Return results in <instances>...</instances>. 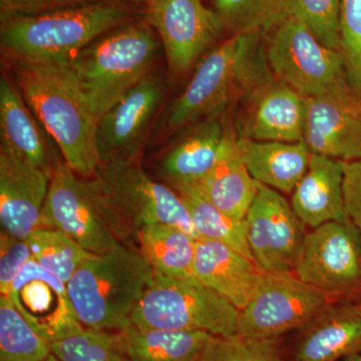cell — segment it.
I'll list each match as a JSON object with an SVG mask.
<instances>
[{
	"label": "cell",
	"mask_w": 361,
	"mask_h": 361,
	"mask_svg": "<svg viewBox=\"0 0 361 361\" xmlns=\"http://www.w3.org/2000/svg\"><path fill=\"white\" fill-rule=\"evenodd\" d=\"M128 1H132V2H146L147 0H128Z\"/></svg>",
	"instance_id": "cell-41"
},
{
	"label": "cell",
	"mask_w": 361,
	"mask_h": 361,
	"mask_svg": "<svg viewBox=\"0 0 361 361\" xmlns=\"http://www.w3.org/2000/svg\"><path fill=\"white\" fill-rule=\"evenodd\" d=\"M154 270L135 244L92 254L68 283V295L85 329L123 331L152 283Z\"/></svg>",
	"instance_id": "cell-4"
},
{
	"label": "cell",
	"mask_w": 361,
	"mask_h": 361,
	"mask_svg": "<svg viewBox=\"0 0 361 361\" xmlns=\"http://www.w3.org/2000/svg\"><path fill=\"white\" fill-rule=\"evenodd\" d=\"M51 343L35 331L8 296L0 295V361H44Z\"/></svg>",
	"instance_id": "cell-29"
},
{
	"label": "cell",
	"mask_w": 361,
	"mask_h": 361,
	"mask_svg": "<svg viewBox=\"0 0 361 361\" xmlns=\"http://www.w3.org/2000/svg\"><path fill=\"white\" fill-rule=\"evenodd\" d=\"M196 242L188 233L169 225L148 226L135 238L137 248L155 272L188 281H197Z\"/></svg>",
	"instance_id": "cell-26"
},
{
	"label": "cell",
	"mask_w": 361,
	"mask_h": 361,
	"mask_svg": "<svg viewBox=\"0 0 361 361\" xmlns=\"http://www.w3.org/2000/svg\"><path fill=\"white\" fill-rule=\"evenodd\" d=\"M134 21L125 0L96 4L35 16L0 20L4 58L66 63L104 33Z\"/></svg>",
	"instance_id": "cell-3"
},
{
	"label": "cell",
	"mask_w": 361,
	"mask_h": 361,
	"mask_svg": "<svg viewBox=\"0 0 361 361\" xmlns=\"http://www.w3.org/2000/svg\"><path fill=\"white\" fill-rule=\"evenodd\" d=\"M65 233L85 250L102 254L123 243L101 180L80 177L56 160L40 219V228Z\"/></svg>",
	"instance_id": "cell-6"
},
{
	"label": "cell",
	"mask_w": 361,
	"mask_h": 361,
	"mask_svg": "<svg viewBox=\"0 0 361 361\" xmlns=\"http://www.w3.org/2000/svg\"><path fill=\"white\" fill-rule=\"evenodd\" d=\"M244 222L249 249L259 269L293 273L307 233L283 195L257 183V194Z\"/></svg>",
	"instance_id": "cell-12"
},
{
	"label": "cell",
	"mask_w": 361,
	"mask_h": 361,
	"mask_svg": "<svg viewBox=\"0 0 361 361\" xmlns=\"http://www.w3.org/2000/svg\"><path fill=\"white\" fill-rule=\"evenodd\" d=\"M164 94L163 80L149 73L99 116L97 148L101 166L137 163Z\"/></svg>",
	"instance_id": "cell-13"
},
{
	"label": "cell",
	"mask_w": 361,
	"mask_h": 361,
	"mask_svg": "<svg viewBox=\"0 0 361 361\" xmlns=\"http://www.w3.org/2000/svg\"><path fill=\"white\" fill-rule=\"evenodd\" d=\"M236 130L230 123L223 155L200 186L214 205L232 219L244 221L257 194V182L251 177L237 147Z\"/></svg>",
	"instance_id": "cell-25"
},
{
	"label": "cell",
	"mask_w": 361,
	"mask_h": 361,
	"mask_svg": "<svg viewBox=\"0 0 361 361\" xmlns=\"http://www.w3.org/2000/svg\"><path fill=\"white\" fill-rule=\"evenodd\" d=\"M239 310L200 282L154 271L152 283L133 313L140 329L201 331L213 336L238 334Z\"/></svg>",
	"instance_id": "cell-7"
},
{
	"label": "cell",
	"mask_w": 361,
	"mask_h": 361,
	"mask_svg": "<svg viewBox=\"0 0 361 361\" xmlns=\"http://www.w3.org/2000/svg\"><path fill=\"white\" fill-rule=\"evenodd\" d=\"M221 116L195 123L164 156L161 173L169 185L200 183L216 167L230 127L229 121L225 122Z\"/></svg>",
	"instance_id": "cell-23"
},
{
	"label": "cell",
	"mask_w": 361,
	"mask_h": 361,
	"mask_svg": "<svg viewBox=\"0 0 361 361\" xmlns=\"http://www.w3.org/2000/svg\"><path fill=\"white\" fill-rule=\"evenodd\" d=\"M344 205L349 221L361 234V160L343 161Z\"/></svg>",
	"instance_id": "cell-38"
},
{
	"label": "cell",
	"mask_w": 361,
	"mask_h": 361,
	"mask_svg": "<svg viewBox=\"0 0 361 361\" xmlns=\"http://www.w3.org/2000/svg\"><path fill=\"white\" fill-rule=\"evenodd\" d=\"M99 1L102 0H0V20L42 16Z\"/></svg>",
	"instance_id": "cell-37"
},
{
	"label": "cell",
	"mask_w": 361,
	"mask_h": 361,
	"mask_svg": "<svg viewBox=\"0 0 361 361\" xmlns=\"http://www.w3.org/2000/svg\"><path fill=\"white\" fill-rule=\"evenodd\" d=\"M51 350L59 361H132L121 331L85 329L52 342Z\"/></svg>",
	"instance_id": "cell-32"
},
{
	"label": "cell",
	"mask_w": 361,
	"mask_h": 361,
	"mask_svg": "<svg viewBox=\"0 0 361 361\" xmlns=\"http://www.w3.org/2000/svg\"><path fill=\"white\" fill-rule=\"evenodd\" d=\"M157 51L155 30L142 18L104 33L66 66L99 120L152 73Z\"/></svg>",
	"instance_id": "cell-5"
},
{
	"label": "cell",
	"mask_w": 361,
	"mask_h": 361,
	"mask_svg": "<svg viewBox=\"0 0 361 361\" xmlns=\"http://www.w3.org/2000/svg\"><path fill=\"white\" fill-rule=\"evenodd\" d=\"M7 296L28 324L51 343L85 329L73 310L68 284L33 258L23 266Z\"/></svg>",
	"instance_id": "cell-15"
},
{
	"label": "cell",
	"mask_w": 361,
	"mask_h": 361,
	"mask_svg": "<svg viewBox=\"0 0 361 361\" xmlns=\"http://www.w3.org/2000/svg\"><path fill=\"white\" fill-rule=\"evenodd\" d=\"M331 302L294 273H264L251 300L239 311L238 334L251 338H280L303 329Z\"/></svg>",
	"instance_id": "cell-11"
},
{
	"label": "cell",
	"mask_w": 361,
	"mask_h": 361,
	"mask_svg": "<svg viewBox=\"0 0 361 361\" xmlns=\"http://www.w3.org/2000/svg\"><path fill=\"white\" fill-rule=\"evenodd\" d=\"M115 215L123 243L135 244L137 233L152 225L179 228L200 239L180 195L149 177L139 163L101 166L97 173Z\"/></svg>",
	"instance_id": "cell-8"
},
{
	"label": "cell",
	"mask_w": 361,
	"mask_h": 361,
	"mask_svg": "<svg viewBox=\"0 0 361 361\" xmlns=\"http://www.w3.org/2000/svg\"><path fill=\"white\" fill-rule=\"evenodd\" d=\"M342 361H361V355L351 356V357L345 358Z\"/></svg>",
	"instance_id": "cell-39"
},
{
	"label": "cell",
	"mask_w": 361,
	"mask_h": 361,
	"mask_svg": "<svg viewBox=\"0 0 361 361\" xmlns=\"http://www.w3.org/2000/svg\"><path fill=\"white\" fill-rule=\"evenodd\" d=\"M288 4L289 0H215V11L232 35H265L286 20Z\"/></svg>",
	"instance_id": "cell-31"
},
{
	"label": "cell",
	"mask_w": 361,
	"mask_h": 361,
	"mask_svg": "<svg viewBox=\"0 0 361 361\" xmlns=\"http://www.w3.org/2000/svg\"><path fill=\"white\" fill-rule=\"evenodd\" d=\"M44 361H59L58 358L56 357V355H51L49 356V357L47 358V360Z\"/></svg>",
	"instance_id": "cell-40"
},
{
	"label": "cell",
	"mask_w": 361,
	"mask_h": 361,
	"mask_svg": "<svg viewBox=\"0 0 361 361\" xmlns=\"http://www.w3.org/2000/svg\"><path fill=\"white\" fill-rule=\"evenodd\" d=\"M26 241L32 258L66 284L92 254L65 233L54 228H39L26 238Z\"/></svg>",
	"instance_id": "cell-30"
},
{
	"label": "cell",
	"mask_w": 361,
	"mask_h": 361,
	"mask_svg": "<svg viewBox=\"0 0 361 361\" xmlns=\"http://www.w3.org/2000/svg\"><path fill=\"white\" fill-rule=\"evenodd\" d=\"M169 186L186 204L200 238L221 242L254 262L247 242L244 221L232 219L219 210L207 198L197 183H179Z\"/></svg>",
	"instance_id": "cell-28"
},
{
	"label": "cell",
	"mask_w": 361,
	"mask_h": 361,
	"mask_svg": "<svg viewBox=\"0 0 361 361\" xmlns=\"http://www.w3.org/2000/svg\"><path fill=\"white\" fill-rule=\"evenodd\" d=\"M145 20L158 33L172 75L186 73L224 32L203 0H147Z\"/></svg>",
	"instance_id": "cell-14"
},
{
	"label": "cell",
	"mask_w": 361,
	"mask_h": 361,
	"mask_svg": "<svg viewBox=\"0 0 361 361\" xmlns=\"http://www.w3.org/2000/svg\"><path fill=\"white\" fill-rule=\"evenodd\" d=\"M32 258L26 239L0 233V295L7 296L23 266Z\"/></svg>",
	"instance_id": "cell-36"
},
{
	"label": "cell",
	"mask_w": 361,
	"mask_h": 361,
	"mask_svg": "<svg viewBox=\"0 0 361 361\" xmlns=\"http://www.w3.org/2000/svg\"><path fill=\"white\" fill-rule=\"evenodd\" d=\"M303 142L311 154L341 161L361 160V96L348 85L306 97Z\"/></svg>",
	"instance_id": "cell-16"
},
{
	"label": "cell",
	"mask_w": 361,
	"mask_h": 361,
	"mask_svg": "<svg viewBox=\"0 0 361 361\" xmlns=\"http://www.w3.org/2000/svg\"><path fill=\"white\" fill-rule=\"evenodd\" d=\"M235 123L238 137L254 141L303 142L306 97L275 78L244 102Z\"/></svg>",
	"instance_id": "cell-17"
},
{
	"label": "cell",
	"mask_w": 361,
	"mask_h": 361,
	"mask_svg": "<svg viewBox=\"0 0 361 361\" xmlns=\"http://www.w3.org/2000/svg\"><path fill=\"white\" fill-rule=\"evenodd\" d=\"M299 331L294 361H338L361 355V304L330 302Z\"/></svg>",
	"instance_id": "cell-19"
},
{
	"label": "cell",
	"mask_w": 361,
	"mask_h": 361,
	"mask_svg": "<svg viewBox=\"0 0 361 361\" xmlns=\"http://www.w3.org/2000/svg\"><path fill=\"white\" fill-rule=\"evenodd\" d=\"M271 71L304 97L324 96L349 85L341 52L319 42L300 21L286 18L272 30Z\"/></svg>",
	"instance_id": "cell-9"
},
{
	"label": "cell",
	"mask_w": 361,
	"mask_h": 361,
	"mask_svg": "<svg viewBox=\"0 0 361 361\" xmlns=\"http://www.w3.org/2000/svg\"><path fill=\"white\" fill-rule=\"evenodd\" d=\"M14 84L47 134L58 145L63 161L78 176L99 171L97 118L87 106L66 63L7 59Z\"/></svg>",
	"instance_id": "cell-1"
},
{
	"label": "cell",
	"mask_w": 361,
	"mask_h": 361,
	"mask_svg": "<svg viewBox=\"0 0 361 361\" xmlns=\"http://www.w3.org/2000/svg\"><path fill=\"white\" fill-rule=\"evenodd\" d=\"M343 161L311 154L302 179L292 192L291 207L310 227L349 221L344 205Z\"/></svg>",
	"instance_id": "cell-22"
},
{
	"label": "cell",
	"mask_w": 361,
	"mask_h": 361,
	"mask_svg": "<svg viewBox=\"0 0 361 361\" xmlns=\"http://www.w3.org/2000/svg\"><path fill=\"white\" fill-rule=\"evenodd\" d=\"M341 0H289L287 18L302 23L325 47L341 51Z\"/></svg>",
	"instance_id": "cell-34"
},
{
	"label": "cell",
	"mask_w": 361,
	"mask_h": 361,
	"mask_svg": "<svg viewBox=\"0 0 361 361\" xmlns=\"http://www.w3.org/2000/svg\"><path fill=\"white\" fill-rule=\"evenodd\" d=\"M294 275L329 299L361 290V234L350 221L313 228L304 239Z\"/></svg>",
	"instance_id": "cell-10"
},
{
	"label": "cell",
	"mask_w": 361,
	"mask_h": 361,
	"mask_svg": "<svg viewBox=\"0 0 361 361\" xmlns=\"http://www.w3.org/2000/svg\"><path fill=\"white\" fill-rule=\"evenodd\" d=\"M237 147L251 177L280 193H292L310 165L311 153L304 142L254 141L238 137Z\"/></svg>",
	"instance_id": "cell-24"
},
{
	"label": "cell",
	"mask_w": 361,
	"mask_h": 361,
	"mask_svg": "<svg viewBox=\"0 0 361 361\" xmlns=\"http://www.w3.org/2000/svg\"><path fill=\"white\" fill-rule=\"evenodd\" d=\"M198 361H284L280 338L211 336Z\"/></svg>",
	"instance_id": "cell-33"
},
{
	"label": "cell",
	"mask_w": 361,
	"mask_h": 361,
	"mask_svg": "<svg viewBox=\"0 0 361 361\" xmlns=\"http://www.w3.org/2000/svg\"><path fill=\"white\" fill-rule=\"evenodd\" d=\"M341 52L348 84L361 96V0H341Z\"/></svg>",
	"instance_id": "cell-35"
},
{
	"label": "cell",
	"mask_w": 361,
	"mask_h": 361,
	"mask_svg": "<svg viewBox=\"0 0 361 361\" xmlns=\"http://www.w3.org/2000/svg\"><path fill=\"white\" fill-rule=\"evenodd\" d=\"M194 275L197 281L242 310L251 300L264 273L250 259L221 242H196Z\"/></svg>",
	"instance_id": "cell-20"
},
{
	"label": "cell",
	"mask_w": 361,
	"mask_h": 361,
	"mask_svg": "<svg viewBox=\"0 0 361 361\" xmlns=\"http://www.w3.org/2000/svg\"><path fill=\"white\" fill-rule=\"evenodd\" d=\"M263 33H234L197 66L186 89L167 116V129L191 127L221 116L236 102L247 101L275 80L263 44Z\"/></svg>",
	"instance_id": "cell-2"
},
{
	"label": "cell",
	"mask_w": 361,
	"mask_h": 361,
	"mask_svg": "<svg viewBox=\"0 0 361 361\" xmlns=\"http://www.w3.org/2000/svg\"><path fill=\"white\" fill-rule=\"evenodd\" d=\"M35 118L18 85L2 73L0 77V148L23 163L51 176L58 159L52 158L49 142Z\"/></svg>",
	"instance_id": "cell-21"
},
{
	"label": "cell",
	"mask_w": 361,
	"mask_h": 361,
	"mask_svg": "<svg viewBox=\"0 0 361 361\" xmlns=\"http://www.w3.org/2000/svg\"><path fill=\"white\" fill-rule=\"evenodd\" d=\"M51 175L0 148V223L2 231L26 239L40 228Z\"/></svg>",
	"instance_id": "cell-18"
},
{
	"label": "cell",
	"mask_w": 361,
	"mask_h": 361,
	"mask_svg": "<svg viewBox=\"0 0 361 361\" xmlns=\"http://www.w3.org/2000/svg\"><path fill=\"white\" fill-rule=\"evenodd\" d=\"M121 334L132 361H198L213 336L206 332L140 329L134 325Z\"/></svg>",
	"instance_id": "cell-27"
}]
</instances>
